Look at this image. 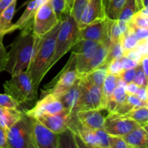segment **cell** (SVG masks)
Wrapping results in <instances>:
<instances>
[{
    "instance_id": "obj_1",
    "label": "cell",
    "mask_w": 148,
    "mask_h": 148,
    "mask_svg": "<svg viewBox=\"0 0 148 148\" xmlns=\"http://www.w3.org/2000/svg\"><path fill=\"white\" fill-rule=\"evenodd\" d=\"M61 24L62 21L44 36L38 37L31 62L26 71L37 92L40 82L49 72L48 67L53 54L55 43Z\"/></svg>"
},
{
    "instance_id": "obj_2",
    "label": "cell",
    "mask_w": 148,
    "mask_h": 148,
    "mask_svg": "<svg viewBox=\"0 0 148 148\" xmlns=\"http://www.w3.org/2000/svg\"><path fill=\"white\" fill-rule=\"evenodd\" d=\"M38 37L33 32V25L21 30L15 38L8 52V61L4 71L14 75L23 71H27L36 47Z\"/></svg>"
},
{
    "instance_id": "obj_3",
    "label": "cell",
    "mask_w": 148,
    "mask_h": 148,
    "mask_svg": "<svg viewBox=\"0 0 148 148\" xmlns=\"http://www.w3.org/2000/svg\"><path fill=\"white\" fill-rule=\"evenodd\" d=\"M61 21L62 24L56 38L54 51L48 67L49 71L78 41L79 27L71 12L66 14Z\"/></svg>"
},
{
    "instance_id": "obj_4",
    "label": "cell",
    "mask_w": 148,
    "mask_h": 148,
    "mask_svg": "<svg viewBox=\"0 0 148 148\" xmlns=\"http://www.w3.org/2000/svg\"><path fill=\"white\" fill-rule=\"evenodd\" d=\"M3 88L5 93L12 97L20 105H31L37 99L38 92L26 71L12 75L11 79L4 82Z\"/></svg>"
},
{
    "instance_id": "obj_5",
    "label": "cell",
    "mask_w": 148,
    "mask_h": 148,
    "mask_svg": "<svg viewBox=\"0 0 148 148\" xmlns=\"http://www.w3.org/2000/svg\"><path fill=\"white\" fill-rule=\"evenodd\" d=\"M79 78L76 68V54L72 51L69 59L63 69L40 91V98L47 94L60 95L66 92Z\"/></svg>"
},
{
    "instance_id": "obj_6",
    "label": "cell",
    "mask_w": 148,
    "mask_h": 148,
    "mask_svg": "<svg viewBox=\"0 0 148 148\" xmlns=\"http://www.w3.org/2000/svg\"><path fill=\"white\" fill-rule=\"evenodd\" d=\"M8 148H37L31 117L25 113L20 120L6 130Z\"/></svg>"
},
{
    "instance_id": "obj_7",
    "label": "cell",
    "mask_w": 148,
    "mask_h": 148,
    "mask_svg": "<svg viewBox=\"0 0 148 148\" xmlns=\"http://www.w3.org/2000/svg\"><path fill=\"white\" fill-rule=\"evenodd\" d=\"M81 92L75 112L106 106L102 87L95 85L86 75L79 77Z\"/></svg>"
},
{
    "instance_id": "obj_8",
    "label": "cell",
    "mask_w": 148,
    "mask_h": 148,
    "mask_svg": "<svg viewBox=\"0 0 148 148\" xmlns=\"http://www.w3.org/2000/svg\"><path fill=\"white\" fill-rule=\"evenodd\" d=\"M110 25L111 20L107 17L103 20L93 22L79 29L78 40H91L109 46L111 43Z\"/></svg>"
},
{
    "instance_id": "obj_9",
    "label": "cell",
    "mask_w": 148,
    "mask_h": 148,
    "mask_svg": "<svg viewBox=\"0 0 148 148\" xmlns=\"http://www.w3.org/2000/svg\"><path fill=\"white\" fill-rule=\"evenodd\" d=\"M59 22L49 0L38 9L35 14L33 25V33L37 37H41L53 29Z\"/></svg>"
},
{
    "instance_id": "obj_10",
    "label": "cell",
    "mask_w": 148,
    "mask_h": 148,
    "mask_svg": "<svg viewBox=\"0 0 148 148\" xmlns=\"http://www.w3.org/2000/svg\"><path fill=\"white\" fill-rule=\"evenodd\" d=\"M64 109L58 95L47 94L44 95L30 110L25 111L28 116L38 118L43 115H50L61 112Z\"/></svg>"
},
{
    "instance_id": "obj_11",
    "label": "cell",
    "mask_w": 148,
    "mask_h": 148,
    "mask_svg": "<svg viewBox=\"0 0 148 148\" xmlns=\"http://www.w3.org/2000/svg\"><path fill=\"white\" fill-rule=\"evenodd\" d=\"M139 127L140 124L134 120L111 113L104 124L103 129L109 135L123 137Z\"/></svg>"
},
{
    "instance_id": "obj_12",
    "label": "cell",
    "mask_w": 148,
    "mask_h": 148,
    "mask_svg": "<svg viewBox=\"0 0 148 148\" xmlns=\"http://www.w3.org/2000/svg\"><path fill=\"white\" fill-rule=\"evenodd\" d=\"M31 121L33 135L37 148L59 147V134L49 130L37 119L31 117Z\"/></svg>"
},
{
    "instance_id": "obj_13",
    "label": "cell",
    "mask_w": 148,
    "mask_h": 148,
    "mask_svg": "<svg viewBox=\"0 0 148 148\" xmlns=\"http://www.w3.org/2000/svg\"><path fill=\"white\" fill-rule=\"evenodd\" d=\"M111 111L107 106L95 109L80 111L76 112L77 116L81 124L91 130L103 128L107 118L111 114Z\"/></svg>"
},
{
    "instance_id": "obj_14",
    "label": "cell",
    "mask_w": 148,
    "mask_h": 148,
    "mask_svg": "<svg viewBox=\"0 0 148 148\" xmlns=\"http://www.w3.org/2000/svg\"><path fill=\"white\" fill-rule=\"evenodd\" d=\"M100 43L91 40H79L72 48L76 54V68L79 76L82 75L84 69L90 58L95 53Z\"/></svg>"
},
{
    "instance_id": "obj_15",
    "label": "cell",
    "mask_w": 148,
    "mask_h": 148,
    "mask_svg": "<svg viewBox=\"0 0 148 148\" xmlns=\"http://www.w3.org/2000/svg\"><path fill=\"white\" fill-rule=\"evenodd\" d=\"M106 17L105 6L103 0H90L88 5L82 12V17L78 23L79 29Z\"/></svg>"
},
{
    "instance_id": "obj_16",
    "label": "cell",
    "mask_w": 148,
    "mask_h": 148,
    "mask_svg": "<svg viewBox=\"0 0 148 148\" xmlns=\"http://www.w3.org/2000/svg\"><path fill=\"white\" fill-rule=\"evenodd\" d=\"M71 114V112L64 109L58 114L43 115L37 118V119L52 132L61 134L68 130L67 121Z\"/></svg>"
},
{
    "instance_id": "obj_17",
    "label": "cell",
    "mask_w": 148,
    "mask_h": 148,
    "mask_svg": "<svg viewBox=\"0 0 148 148\" xmlns=\"http://www.w3.org/2000/svg\"><path fill=\"white\" fill-rule=\"evenodd\" d=\"M80 92L81 88L79 78L66 92L58 95L64 109L71 113H75V108L80 96Z\"/></svg>"
},
{
    "instance_id": "obj_18",
    "label": "cell",
    "mask_w": 148,
    "mask_h": 148,
    "mask_svg": "<svg viewBox=\"0 0 148 148\" xmlns=\"http://www.w3.org/2000/svg\"><path fill=\"white\" fill-rule=\"evenodd\" d=\"M17 0H14L10 5L0 14V38L3 39L7 33L14 31V23H12Z\"/></svg>"
},
{
    "instance_id": "obj_19",
    "label": "cell",
    "mask_w": 148,
    "mask_h": 148,
    "mask_svg": "<svg viewBox=\"0 0 148 148\" xmlns=\"http://www.w3.org/2000/svg\"><path fill=\"white\" fill-rule=\"evenodd\" d=\"M40 7L37 0H30L27 4V7L22 14L21 17L18 19L15 23H14V29L16 30H23L25 27L33 25L35 14L38 9Z\"/></svg>"
},
{
    "instance_id": "obj_20",
    "label": "cell",
    "mask_w": 148,
    "mask_h": 148,
    "mask_svg": "<svg viewBox=\"0 0 148 148\" xmlns=\"http://www.w3.org/2000/svg\"><path fill=\"white\" fill-rule=\"evenodd\" d=\"M130 147L148 148V134L143 127H139L123 136Z\"/></svg>"
},
{
    "instance_id": "obj_21",
    "label": "cell",
    "mask_w": 148,
    "mask_h": 148,
    "mask_svg": "<svg viewBox=\"0 0 148 148\" xmlns=\"http://www.w3.org/2000/svg\"><path fill=\"white\" fill-rule=\"evenodd\" d=\"M108 47H109V46H108V45L100 43L99 46L98 47L97 50L95 51V53L90 58L88 63L87 64L82 75L79 76V77L81 76H83V75L90 73L92 70H94L95 69L98 68V66H101V65L105 63Z\"/></svg>"
},
{
    "instance_id": "obj_22",
    "label": "cell",
    "mask_w": 148,
    "mask_h": 148,
    "mask_svg": "<svg viewBox=\"0 0 148 148\" xmlns=\"http://www.w3.org/2000/svg\"><path fill=\"white\" fill-rule=\"evenodd\" d=\"M23 114L24 111L20 109L0 106V127L7 130L22 118Z\"/></svg>"
},
{
    "instance_id": "obj_23",
    "label": "cell",
    "mask_w": 148,
    "mask_h": 148,
    "mask_svg": "<svg viewBox=\"0 0 148 148\" xmlns=\"http://www.w3.org/2000/svg\"><path fill=\"white\" fill-rule=\"evenodd\" d=\"M123 116L134 120L140 127H143L148 124V106L136 107Z\"/></svg>"
},
{
    "instance_id": "obj_24",
    "label": "cell",
    "mask_w": 148,
    "mask_h": 148,
    "mask_svg": "<svg viewBox=\"0 0 148 148\" xmlns=\"http://www.w3.org/2000/svg\"><path fill=\"white\" fill-rule=\"evenodd\" d=\"M128 23L120 21V20H111L110 25V39L111 42L121 40L123 35L128 30Z\"/></svg>"
},
{
    "instance_id": "obj_25",
    "label": "cell",
    "mask_w": 148,
    "mask_h": 148,
    "mask_svg": "<svg viewBox=\"0 0 148 148\" xmlns=\"http://www.w3.org/2000/svg\"><path fill=\"white\" fill-rule=\"evenodd\" d=\"M107 75H108V64H103L90 73L85 75H86L95 85L103 87Z\"/></svg>"
},
{
    "instance_id": "obj_26",
    "label": "cell",
    "mask_w": 148,
    "mask_h": 148,
    "mask_svg": "<svg viewBox=\"0 0 148 148\" xmlns=\"http://www.w3.org/2000/svg\"><path fill=\"white\" fill-rule=\"evenodd\" d=\"M138 12L136 0H127L123 7L119 20L125 23H129L132 18L134 14Z\"/></svg>"
},
{
    "instance_id": "obj_27",
    "label": "cell",
    "mask_w": 148,
    "mask_h": 148,
    "mask_svg": "<svg viewBox=\"0 0 148 148\" xmlns=\"http://www.w3.org/2000/svg\"><path fill=\"white\" fill-rule=\"evenodd\" d=\"M53 12L59 21L62 20L71 11L68 0H49Z\"/></svg>"
},
{
    "instance_id": "obj_28",
    "label": "cell",
    "mask_w": 148,
    "mask_h": 148,
    "mask_svg": "<svg viewBox=\"0 0 148 148\" xmlns=\"http://www.w3.org/2000/svg\"><path fill=\"white\" fill-rule=\"evenodd\" d=\"M126 1L127 0H110L106 10V17L110 20H118Z\"/></svg>"
},
{
    "instance_id": "obj_29",
    "label": "cell",
    "mask_w": 148,
    "mask_h": 148,
    "mask_svg": "<svg viewBox=\"0 0 148 148\" xmlns=\"http://www.w3.org/2000/svg\"><path fill=\"white\" fill-rule=\"evenodd\" d=\"M121 40L111 42V43L109 45V47H108L106 58L105 63L104 64H108L113 59H118V58L121 57L123 56L124 50H123Z\"/></svg>"
},
{
    "instance_id": "obj_30",
    "label": "cell",
    "mask_w": 148,
    "mask_h": 148,
    "mask_svg": "<svg viewBox=\"0 0 148 148\" xmlns=\"http://www.w3.org/2000/svg\"><path fill=\"white\" fill-rule=\"evenodd\" d=\"M117 79H118V75H112L110 73H108V75H106V77L102 87L104 97L106 100V103L107 101L111 98L113 91L117 87Z\"/></svg>"
},
{
    "instance_id": "obj_31",
    "label": "cell",
    "mask_w": 148,
    "mask_h": 148,
    "mask_svg": "<svg viewBox=\"0 0 148 148\" xmlns=\"http://www.w3.org/2000/svg\"><path fill=\"white\" fill-rule=\"evenodd\" d=\"M121 40L124 51L134 49L137 46L139 42L133 30L130 27H129L128 30L123 35Z\"/></svg>"
},
{
    "instance_id": "obj_32",
    "label": "cell",
    "mask_w": 148,
    "mask_h": 148,
    "mask_svg": "<svg viewBox=\"0 0 148 148\" xmlns=\"http://www.w3.org/2000/svg\"><path fill=\"white\" fill-rule=\"evenodd\" d=\"M89 1L90 0H73L70 12L77 23V25L82 17V12Z\"/></svg>"
},
{
    "instance_id": "obj_33",
    "label": "cell",
    "mask_w": 148,
    "mask_h": 148,
    "mask_svg": "<svg viewBox=\"0 0 148 148\" xmlns=\"http://www.w3.org/2000/svg\"><path fill=\"white\" fill-rule=\"evenodd\" d=\"M128 23L136 27L148 28V14L138 11L134 14L132 18Z\"/></svg>"
},
{
    "instance_id": "obj_34",
    "label": "cell",
    "mask_w": 148,
    "mask_h": 148,
    "mask_svg": "<svg viewBox=\"0 0 148 148\" xmlns=\"http://www.w3.org/2000/svg\"><path fill=\"white\" fill-rule=\"evenodd\" d=\"M0 106L4 108L20 109V105L10 95L7 93L0 94Z\"/></svg>"
},
{
    "instance_id": "obj_35",
    "label": "cell",
    "mask_w": 148,
    "mask_h": 148,
    "mask_svg": "<svg viewBox=\"0 0 148 148\" xmlns=\"http://www.w3.org/2000/svg\"><path fill=\"white\" fill-rule=\"evenodd\" d=\"M99 148H109V134L104 129L95 130Z\"/></svg>"
},
{
    "instance_id": "obj_36",
    "label": "cell",
    "mask_w": 148,
    "mask_h": 148,
    "mask_svg": "<svg viewBox=\"0 0 148 148\" xmlns=\"http://www.w3.org/2000/svg\"><path fill=\"white\" fill-rule=\"evenodd\" d=\"M133 82L140 87H146L147 85L148 79L143 71L140 63L136 67V73Z\"/></svg>"
},
{
    "instance_id": "obj_37",
    "label": "cell",
    "mask_w": 148,
    "mask_h": 148,
    "mask_svg": "<svg viewBox=\"0 0 148 148\" xmlns=\"http://www.w3.org/2000/svg\"><path fill=\"white\" fill-rule=\"evenodd\" d=\"M127 93L126 92V90L124 87L119 86L117 85L116 88L114 89L113 91L112 95H111V98L114 100L117 104L125 102L127 101Z\"/></svg>"
},
{
    "instance_id": "obj_38",
    "label": "cell",
    "mask_w": 148,
    "mask_h": 148,
    "mask_svg": "<svg viewBox=\"0 0 148 148\" xmlns=\"http://www.w3.org/2000/svg\"><path fill=\"white\" fill-rule=\"evenodd\" d=\"M109 148H131L121 136H109Z\"/></svg>"
},
{
    "instance_id": "obj_39",
    "label": "cell",
    "mask_w": 148,
    "mask_h": 148,
    "mask_svg": "<svg viewBox=\"0 0 148 148\" xmlns=\"http://www.w3.org/2000/svg\"><path fill=\"white\" fill-rule=\"evenodd\" d=\"M123 71L120 58L113 59L108 64V73L115 75H119Z\"/></svg>"
},
{
    "instance_id": "obj_40",
    "label": "cell",
    "mask_w": 148,
    "mask_h": 148,
    "mask_svg": "<svg viewBox=\"0 0 148 148\" xmlns=\"http://www.w3.org/2000/svg\"><path fill=\"white\" fill-rule=\"evenodd\" d=\"M133 108H134V107L132 105H130V104L126 101L125 102L117 104L112 113L118 114V115L120 116H123L124 115V114H127L128 112H130V111H131V110H132Z\"/></svg>"
},
{
    "instance_id": "obj_41",
    "label": "cell",
    "mask_w": 148,
    "mask_h": 148,
    "mask_svg": "<svg viewBox=\"0 0 148 148\" xmlns=\"http://www.w3.org/2000/svg\"><path fill=\"white\" fill-rule=\"evenodd\" d=\"M8 61V52L6 50L2 40H0V73L4 71Z\"/></svg>"
},
{
    "instance_id": "obj_42",
    "label": "cell",
    "mask_w": 148,
    "mask_h": 148,
    "mask_svg": "<svg viewBox=\"0 0 148 148\" xmlns=\"http://www.w3.org/2000/svg\"><path fill=\"white\" fill-rule=\"evenodd\" d=\"M129 27L133 30L134 35L138 39V40H145V39L148 38V28H144V27H136V26L132 25L129 24Z\"/></svg>"
},
{
    "instance_id": "obj_43",
    "label": "cell",
    "mask_w": 148,
    "mask_h": 148,
    "mask_svg": "<svg viewBox=\"0 0 148 148\" xmlns=\"http://www.w3.org/2000/svg\"><path fill=\"white\" fill-rule=\"evenodd\" d=\"M123 56H127V57L130 58V59H133V60L136 61V62L140 63L141 61L142 58H143V55L140 53V51L137 49V48H134V49H130V50L124 51L123 52Z\"/></svg>"
},
{
    "instance_id": "obj_44",
    "label": "cell",
    "mask_w": 148,
    "mask_h": 148,
    "mask_svg": "<svg viewBox=\"0 0 148 148\" xmlns=\"http://www.w3.org/2000/svg\"><path fill=\"white\" fill-rule=\"evenodd\" d=\"M135 73L136 67L128 69H123V71L120 73V75H119V76L121 79H124L127 83H130V82H133V80H134Z\"/></svg>"
},
{
    "instance_id": "obj_45",
    "label": "cell",
    "mask_w": 148,
    "mask_h": 148,
    "mask_svg": "<svg viewBox=\"0 0 148 148\" xmlns=\"http://www.w3.org/2000/svg\"><path fill=\"white\" fill-rule=\"evenodd\" d=\"M127 101L130 104V105L132 106L134 108H136V107H140V106H148L147 103L145 102V101H143L142 100H140L136 95H130V94H127Z\"/></svg>"
},
{
    "instance_id": "obj_46",
    "label": "cell",
    "mask_w": 148,
    "mask_h": 148,
    "mask_svg": "<svg viewBox=\"0 0 148 148\" xmlns=\"http://www.w3.org/2000/svg\"><path fill=\"white\" fill-rule=\"evenodd\" d=\"M120 61H121V66H122L123 69H132V68L137 67L139 65V62L133 60V59H130L127 56H122L120 57Z\"/></svg>"
},
{
    "instance_id": "obj_47",
    "label": "cell",
    "mask_w": 148,
    "mask_h": 148,
    "mask_svg": "<svg viewBox=\"0 0 148 148\" xmlns=\"http://www.w3.org/2000/svg\"><path fill=\"white\" fill-rule=\"evenodd\" d=\"M0 148H8L7 132L1 127H0Z\"/></svg>"
},
{
    "instance_id": "obj_48",
    "label": "cell",
    "mask_w": 148,
    "mask_h": 148,
    "mask_svg": "<svg viewBox=\"0 0 148 148\" xmlns=\"http://www.w3.org/2000/svg\"><path fill=\"white\" fill-rule=\"evenodd\" d=\"M139 88H140V86H138V85L136 83H134V82H130V83H127V85H126L125 87V90L127 94L136 95L137 91H138Z\"/></svg>"
},
{
    "instance_id": "obj_49",
    "label": "cell",
    "mask_w": 148,
    "mask_h": 148,
    "mask_svg": "<svg viewBox=\"0 0 148 148\" xmlns=\"http://www.w3.org/2000/svg\"><path fill=\"white\" fill-rule=\"evenodd\" d=\"M136 95H137V96L143 101H145V102L146 103L147 102L148 92L146 87H140L137 94H136Z\"/></svg>"
},
{
    "instance_id": "obj_50",
    "label": "cell",
    "mask_w": 148,
    "mask_h": 148,
    "mask_svg": "<svg viewBox=\"0 0 148 148\" xmlns=\"http://www.w3.org/2000/svg\"><path fill=\"white\" fill-rule=\"evenodd\" d=\"M140 63L141 64L142 67H143L145 74V75L147 76L148 79V55L143 56Z\"/></svg>"
},
{
    "instance_id": "obj_51",
    "label": "cell",
    "mask_w": 148,
    "mask_h": 148,
    "mask_svg": "<svg viewBox=\"0 0 148 148\" xmlns=\"http://www.w3.org/2000/svg\"><path fill=\"white\" fill-rule=\"evenodd\" d=\"M14 0H0V14L10 5Z\"/></svg>"
},
{
    "instance_id": "obj_52",
    "label": "cell",
    "mask_w": 148,
    "mask_h": 148,
    "mask_svg": "<svg viewBox=\"0 0 148 148\" xmlns=\"http://www.w3.org/2000/svg\"><path fill=\"white\" fill-rule=\"evenodd\" d=\"M143 4H144V7L140 10V12L145 14H148V0H144Z\"/></svg>"
},
{
    "instance_id": "obj_53",
    "label": "cell",
    "mask_w": 148,
    "mask_h": 148,
    "mask_svg": "<svg viewBox=\"0 0 148 148\" xmlns=\"http://www.w3.org/2000/svg\"><path fill=\"white\" fill-rule=\"evenodd\" d=\"M143 1H144V0H136L137 8H138V11H140V10L143 8V7H144Z\"/></svg>"
},
{
    "instance_id": "obj_54",
    "label": "cell",
    "mask_w": 148,
    "mask_h": 148,
    "mask_svg": "<svg viewBox=\"0 0 148 148\" xmlns=\"http://www.w3.org/2000/svg\"><path fill=\"white\" fill-rule=\"evenodd\" d=\"M103 4H104V6H105L106 10V8L107 7H108V3H109L110 0H103Z\"/></svg>"
},
{
    "instance_id": "obj_55",
    "label": "cell",
    "mask_w": 148,
    "mask_h": 148,
    "mask_svg": "<svg viewBox=\"0 0 148 148\" xmlns=\"http://www.w3.org/2000/svg\"><path fill=\"white\" fill-rule=\"evenodd\" d=\"M143 128H144V130H145L146 132H147V134H148V124H146V125H145V126H143Z\"/></svg>"
},
{
    "instance_id": "obj_56",
    "label": "cell",
    "mask_w": 148,
    "mask_h": 148,
    "mask_svg": "<svg viewBox=\"0 0 148 148\" xmlns=\"http://www.w3.org/2000/svg\"><path fill=\"white\" fill-rule=\"evenodd\" d=\"M72 2H73V0H68V3H69V7H72Z\"/></svg>"
},
{
    "instance_id": "obj_57",
    "label": "cell",
    "mask_w": 148,
    "mask_h": 148,
    "mask_svg": "<svg viewBox=\"0 0 148 148\" xmlns=\"http://www.w3.org/2000/svg\"><path fill=\"white\" fill-rule=\"evenodd\" d=\"M146 88H147V92H148V82H147V86H146Z\"/></svg>"
},
{
    "instance_id": "obj_58",
    "label": "cell",
    "mask_w": 148,
    "mask_h": 148,
    "mask_svg": "<svg viewBox=\"0 0 148 148\" xmlns=\"http://www.w3.org/2000/svg\"><path fill=\"white\" fill-rule=\"evenodd\" d=\"M0 40H2V39H1V38H0Z\"/></svg>"
},
{
    "instance_id": "obj_59",
    "label": "cell",
    "mask_w": 148,
    "mask_h": 148,
    "mask_svg": "<svg viewBox=\"0 0 148 148\" xmlns=\"http://www.w3.org/2000/svg\"><path fill=\"white\" fill-rule=\"evenodd\" d=\"M147 105H148V100H147Z\"/></svg>"
},
{
    "instance_id": "obj_60",
    "label": "cell",
    "mask_w": 148,
    "mask_h": 148,
    "mask_svg": "<svg viewBox=\"0 0 148 148\" xmlns=\"http://www.w3.org/2000/svg\"></svg>"
}]
</instances>
